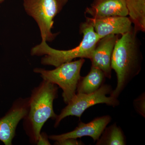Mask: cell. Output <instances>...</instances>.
I'll return each instance as SVG.
<instances>
[{"instance_id": "obj_10", "label": "cell", "mask_w": 145, "mask_h": 145, "mask_svg": "<svg viewBox=\"0 0 145 145\" xmlns=\"http://www.w3.org/2000/svg\"><path fill=\"white\" fill-rule=\"evenodd\" d=\"M86 21L93 27L100 39L110 34L122 35L133 28L132 22L127 16H111L98 19L86 17Z\"/></svg>"}, {"instance_id": "obj_11", "label": "cell", "mask_w": 145, "mask_h": 145, "mask_svg": "<svg viewBox=\"0 0 145 145\" xmlns=\"http://www.w3.org/2000/svg\"><path fill=\"white\" fill-rule=\"evenodd\" d=\"M85 13L95 19L128 16L125 0H93Z\"/></svg>"}, {"instance_id": "obj_1", "label": "cell", "mask_w": 145, "mask_h": 145, "mask_svg": "<svg viewBox=\"0 0 145 145\" xmlns=\"http://www.w3.org/2000/svg\"><path fill=\"white\" fill-rule=\"evenodd\" d=\"M137 33L133 28L116 42L112 56L111 67L116 72L117 85L110 96L118 99L127 86L142 69L143 57Z\"/></svg>"}, {"instance_id": "obj_15", "label": "cell", "mask_w": 145, "mask_h": 145, "mask_svg": "<svg viewBox=\"0 0 145 145\" xmlns=\"http://www.w3.org/2000/svg\"><path fill=\"white\" fill-rule=\"evenodd\" d=\"M145 92L142 93L133 101V106L137 113L145 117Z\"/></svg>"}, {"instance_id": "obj_5", "label": "cell", "mask_w": 145, "mask_h": 145, "mask_svg": "<svg viewBox=\"0 0 145 145\" xmlns=\"http://www.w3.org/2000/svg\"><path fill=\"white\" fill-rule=\"evenodd\" d=\"M69 0H24V6L27 13L38 24L42 40L52 42L58 33L53 34L54 19L62 10Z\"/></svg>"}, {"instance_id": "obj_12", "label": "cell", "mask_w": 145, "mask_h": 145, "mask_svg": "<svg viewBox=\"0 0 145 145\" xmlns=\"http://www.w3.org/2000/svg\"><path fill=\"white\" fill-rule=\"evenodd\" d=\"M105 76L104 72L91 66L90 71L86 76L82 77L77 86V93L88 94L96 91L104 84Z\"/></svg>"}, {"instance_id": "obj_6", "label": "cell", "mask_w": 145, "mask_h": 145, "mask_svg": "<svg viewBox=\"0 0 145 145\" xmlns=\"http://www.w3.org/2000/svg\"><path fill=\"white\" fill-rule=\"evenodd\" d=\"M112 90L111 86L103 84L93 93H76L67 106L63 109L60 114L57 115L54 127L57 128L62 120L68 116H76L80 119L86 110L95 105L105 104L113 107L118 106L120 104L118 99L110 95L107 96L108 94L110 95Z\"/></svg>"}, {"instance_id": "obj_14", "label": "cell", "mask_w": 145, "mask_h": 145, "mask_svg": "<svg viewBox=\"0 0 145 145\" xmlns=\"http://www.w3.org/2000/svg\"><path fill=\"white\" fill-rule=\"evenodd\" d=\"M125 137L120 127L116 123L106 127L97 140V145H125Z\"/></svg>"}, {"instance_id": "obj_18", "label": "cell", "mask_w": 145, "mask_h": 145, "mask_svg": "<svg viewBox=\"0 0 145 145\" xmlns=\"http://www.w3.org/2000/svg\"><path fill=\"white\" fill-rule=\"evenodd\" d=\"M5 0H0V4L2 3Z\"/></svg>"}, {"instance_id": "obj_9", "label": "cell", "mask_w": 145, "mask_h": 145, "mask_svg": "<svg viewBox=\"0 0 145 145\" xmlns=\"http://www.w3.org/2000/svg\"><path fill=\"white\" fill-rule=\"evenodd\" d=\"M119 35L110 34L99 40L90 60L91 66L99 69L106 78H111L112 56Z\"/></svg>"}, {"instance_id": "obj_13", "label": "cell", "mask_w": 145, "mask_h": 145, "mask_svg": "<svg viewBox=\"0 0 145 145\" xmlns=\"http://www.w3.org/2000/svg\"><path fill=\"white\" fill-rule=\"evenodd\" d=\"M134 31H145V0H125Z\"/></svg>"}, {"instance_id": "obj_4", "label": "cell", "mask_w": 145, "mask_h": 145, "mask_svg": "<svg viewBox=\"0 0 145 145\" xmlns=\"http://www.w3.org/2000/svg\"><path fill=\"white\" fill-rule=\"evenodd\" d=\"M84 59L63 63L52 70L36 68L34 72L40 74L43 80L57 85L63 90L62 96L66 104L76 94L77 86L81 78L80 71Z\"/></svg>"}, {"instance_id": "obj_2", "label": "cell", "mask_w": 145, "mask_h": 145, "mask_svg": "<svg viewBox=\"0 0 145 145\" xmlns=\"http://www.w3.org/2000/svg\"><path fill=\"white\" fill-rule=\"evenodd\" d=\"M58 92L57 85L44 80L32 90L28 113L23 119L24 129L31 143L36 144L42 127L48 119L57 118L53 102L58 97Z\"/></svg>"}, {"instance_id": "obj_17", "label": "cell", "mask_w": 145, "mask_h": 145, "mask_svg": "<svg viewBox=\"0 0 145 145\" xmlns=\"http://www.w3.org/2000/svg\"><path fill=\"white\" fill-rule=\"evenodd\" d=\"M36 144L38 145H50V142L48 140V137L46 133L44 132L40 133Z\"/></svg>"}, {"instance_id": "obj_3", "label": "cell", "mask_w": 145, "mask_h": 145, "mask_svg": "<svg viewBox=\"0 0 145 145\" xmlns=\"http://www.w3.org/2000/svg\"><path fill=\"white\" fill-rule=\"evenodd\" d=\"M80 30V33L83 34V39L76 47L68 50H59L50 47L45 40H42L40 44L31 48V55H44L42 58V64L56 67L76 58L90 59L93 50L101 39L94 31L93 27L87 21L81 24Z\"/></svg>"}, {"instance_id": "obj_7", "label": "cell", "mask_w": 145, "mask_h": 145, "mask_svg": "<svg viewBox=\"0 0 145 145\" xmlns=\"http://www.w3.org/2000/svg\"><path fill=\"white\" fill-rule=\"evenodd\" d=\"M29 98H20L14 101L10 110L0 119V140L5 145H11L19 122L28 113Z\"/></svg>"}, {"instance_id": "obj_8", "label": "cell", "mask_w": 145, "mask_h": 145, "mask_svg": "<svg viewBox=\"0 0 145 145\" xmlns=\"http://www.w3.org/2000/svg\"><path fill=\"white\" fill-rule=\"evenodd\" d=\"M111 120V117L107 115L97 117L87 123L80 122L78 127L72 131L60 135H51L48 137V138L56 142H59L68 138L77 139L89 136L91 137L94 142H96L99 140Z\"/></svg>"}, {"instance_id": "obj_16", "label": "cell", "mask_w": 145, "mask_h": 145, "mask_svg": "<svg viewBox=\"0 0 145 145\" xmlns=\"http://www.w3.org/2000/svg\"><path fill=\"white\" fill-rule=\"evenodd\" d=\"M54 145H83L84 143L81 141H78L77 139L68 138L63 141L56 142Z\"/></svg>"}]
</instances>
